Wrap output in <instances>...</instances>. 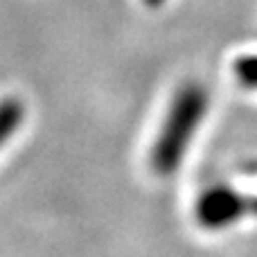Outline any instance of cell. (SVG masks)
<instances>
[{
  "label": "cell",
  "instance_id": "6da1fadb",
  "mask_svg": "<svg viewBox=\"0 0 257 257\" xmlns=\"http://www.w3.org/2000/svg\"><path fill=\"white\" fill-rule=\"evenodd\" d=\"M208 113V93L199 84H185L172 99L160 133L151 149V169L160 176L176 172Z\"/></svg>",
  "mask_w": 257,
  "mask_h": 257
},
{
  "label": "cell",
  "instance_id": "7a4b0ae2",
  "mask_svg": "<svg viewBox=\"0 0 257 257\" xmlns=\"http://www.w3.org/2000/svg\"><path fill=\"white\" fill-rule=\"evenodd\" d=\"M246 214H257V196L239 194L230 187H212L196 203V219L208 230L228 228Z\"/></svg>",
  "mask_w": 257,
  "mask_h": 257
},
{
  "label": "cell",
  "instance_id": "3957f363",
  "mask_svg": "<svg viewBox=\"0 0 257 257\" xmlns=\"http://www.w3.org/2000/svg\"><path fill=\"white\" fill-rule=\"evenodd\" d=\"M23 117H25V111H23V104L16 97H9L0 102V147L16 133Z\"/></svg>",
  "mask_w": 257,
  "mask_h": 257
},
{
  "label": "cell",
  "instance_id": "277c9868",
  "mask_svg": "<svg viewBox=\"0 0 257 257\" xmlns=\"http://www.w3.org/2000/svg\"><path fill=\"white\" fill-rule=\"evenodd\" d=\"M145 3H147V7H160V5H163L165 3V0H145Z\"/></svg>",
  "mask_w": 257,
  "mask_h": 257
}]
</instances>
